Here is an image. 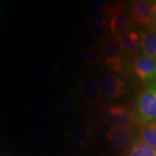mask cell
I'll use <instances>...</instances> for the list:
<instances>
[{"label": "cell", "mask_w": 156, "mask_h": 156, "mask_svg": "<svg viewBox=\"0 0 156 156\" xmlns=\"http://www.w3.org/2000/svg\"><path fill=\"white\" fill-rule=\"evenodd\" d=\"M135 112L140 124L156 122V82L150 84L136 97Z\"/></svg>", "instance_id": "2"}, {"label": "cell", "mask_w": 156, "mask_h": 156, "mask_svg": "<svg viewBox=\"0 0 156 156\" xmlns=\"http://www.w3.org/2000/svg\"><path fill=\"white\" fill-rule=\"evenodd\" d=\"M49 101L45 97H38L30 101L26 106V113L32 117H41L48 112Z\"/></svg>", "instance_id": "14"}, {"label": "cell", "mask_w": 156, "mask_h": 156, "mask_svg": "<svg viewBox=\"0 0 156 156\" xmlns=\"http://www.w3.org/2000/svg\"><path fill=\"white\" fill-rule=\"evenodd\" d=\"M135 129L111 127L106 133V139L113 147L119 151H127L135 138Z\"/></svg>", "instance_id": "8"}, {"label": "cell", "mask_w": 156, "mask_h": 156, "mask_svg": "<svg viewBox=\"0 0 156 156\" xmlns=\"http://www.w3.org/2000/svg\"><path fill=\"white\" fill-rule=\"evenodd\" d=\"M68 46L71 51L74 53H77L82 49V44L80 38L77 36H72L69 39Z\"/></svg>", "instance_id": "25"}, {"label": "cell", "mask_w": 156, "mask_h": 156, "mask_svg": "<svg viewBox=\"0 0 156 156\" xmlns=\"http://www.w3.org/2000/svg\"><path fill=\"white\" fill-rule=\"evenodd\" d=\"M1 156H7L6 151L4 149H2V148L1 149Z\"/></svg>", "instance_id": "27"}, {"label": "cell", "mask_w": 156, "mask_h": 156, "mask_svg": "<svg viewBox=\"0 0 156 156\" xmlns=\"http://www.w3.org/2000/svg\"><path fill=\"white\" fill-rule=\"evenodd\" d=\"M152 29L156 30V2H153L151 5Z\"/></svg>", "instance_id": "26"}, {"label": "cell", "mask_w": 156, "mask_h": 156, "mask_svg": "<svg viewBox=\"0 0 156 156\" xmlns=\"http://www.w3.org/2000/svg\"><path fill=\"white\" fill-rule=\"evenodd\" d=\"M85 13H86L88 20L105 25L108 24V19H107L104 12L99 7H98L97 6L93 5V3L87 5Z\"/></svg>", "instance_id": "20"}, {"label": "cell", "mask_w": 156, "mask_h": 156, "mask_svg": "<svg viewBox=\"0 0 156 156\" xmlns=\"http://www.w3.org/2000/svg\"><path fill=\"white\" fill-rule=\"evenodd\" d=\"M75 116V112L73 109L58 106L56 108L55 118L56 122L62 125H68L72 124Z\"/></svg>", "instance_id": "21"}, {"label": "cell", "mask_w": 156, "mask_h": 156, "mask_svg": "<svg viewBox=\"0 0 156 156\" xmlns=\"http://www.w3.org/2000/svg\"><path fill=\"white\" fill-rule=\"evenodd\" d=\"M132 68L136 77L143 83L151 84L156 82V58L143 54L136 55Z\"/></svg>", "instance_id": "7"}, {"label": "cell", "mask_w": 156, "mask_h": 156, "mask_svg": "<svg viewBox=\"0 0 156 156\" xmlns=\"http://www.w3.org/2000/svg\"><path fill=\"white\" fill-rule=\"evenodd\" d=\"M105 14L108 20V25L112 34L119 35L129 30L134 24L131 9H129L124 2H114L109 3Z\"/></svg>", "instance_id": "1"}, {"label": "cell", "mask_w": 156, "mask_h": 156, "mask_svg": "<svg viewBox=\"0 0 156 156\" xmlns=\"http://www.w3.org/2000/svg\"><path fill=\"white\" fill-rule=\"evenodd\" d=\"M66 135L80 145H85L93 132V126L87 121H77L72 123L65 130Z\"/></svg>", "instance_id": "9"}, {"label": "cell", "mask_w": 156, "mask_h": 156, "mask_svg": "<svg viewBox=\"0 0 156 156\" xmlns=\"http://www.w3.org/2000/svg\"><path fill=\"white\" fill-rule=\"evenodd\" d=\"M80 33L84 42L88 48H97L101 45L100 44L98 39L96 38V36L93 34V32L90 29L83 27Z\"/></svg>", "instance_id": "24"}, {"label": "cell", "mask_w": 156, "mask_h": 156, "mask_svg": "<svg viewBox=\"0 0 156 156\" xmlns=\"http://www.w3.org/2000/svg\"><path fill=\"white\" fill-rule=\"evenodd\" d=\"M117 37L126 54H136L141 47V41L139 33L136 30L129 29L119 34Z\"/></svg>", "instance_id": "11"}, {"label": "cell", "mask_w": 156, "mask_h": 156, "mask_svg": "<svg viewBox=\"0 0 156 156\" xmlns=\"http://www.w3.org/2000/svg\"><path fill=\"white\" fill-rule=\"evenodd\" d=\"M25 134L30 141L38 142L44 138L45 132L40 124H30L25 129Z\"/></svg>", "instance_id": "23"}, {"label": "cell", "mask_w": 156, "mask_h": 156, "mask_svg": "<svg viewBox=\"0 0 156 156\" xmlns=\"http://www.w3.org/2000/svg\"><path fill=\"white\" fill-rule=\"evenodd\" d=\"M106 120L111 127L135 129L138 122L136 112L124 104L109 106L106 110Z\"/></svg>", "instance_id": "3"}, {"label": "cell", "mask_w": 156, "mask_h": 156, "mask_svg": "<svg viewBox=\"0 0 156 156\" xmlns=\"http://www.w3.org/2000/svg\"><path fill=\"white\" fill-rule=\"evenodd\" d=\"M79 93L82 100L87 106L99 111L104 109V98L94 77L85 75L82 78L79 85Z\"/></svg>", "instance_id": "5"}, {"label": "cell", "mask_w": 156, "mask_h": 156, "mask_svg": "<svg viewBox=\"0 0 156 156\" xmlns=\"http://www.w3.org/2000/svg\"><path fill=\"white\" fill-rule=\"evenodd\" d=\"M87 24L90 30L92 31L93 34L98 40L108 41L109 38H111V36L112 34L111 30L107 28V25L92 22L88 20H87Z\"/></svg>", "instance_id": "22"}, {"label": "cell", "mask_w": 156, "mask_h": 156, "mask_svg": "<svg viewBox=\"0 0 156 156\" xmlns=\"http://www.w3.org/2000/svg\"><path fill=\"white\" fill-rule=\"evenodd\" d=\"M46 64L41 58L36 56H30L24 61L25 71L34 78L42 77L46 72Z\"/></svg>", "instance_id": "13"}, {"label": "cell", "mask_w": 156, "mask_h": 156, "mask_svg": "<svg viewBox=\"0 0 156 156\" xmlns=\"http://www.w3.org/2000/svg\"><path fill=\"white\" fill-rule=\"evenodd\" d=\"M58 101L61 106L73 109L77 106L78 97L74 90L65 87L58 93Z\"/></svg>", "instance_id": "19"}, {"label": "cell", "mask_w": 156, "mask_h": 156, "mask_svg": "<svg viewBox=\"0 0 156 156\" xmlns=\"http://www.w3.org/2000/svg\"><path fill=\"white\" fill-rule=\"evenodd\" d=\"M97 83L102 94L111 100H116L126 94L124 82L112 72L101 71L98 76Z\"/></svg>", "instance_id": "4"}, {"label": "cell", "mask_w": 156, "mask_h": 156, "mask_svg": "<svg viewBox=\"0 0 156 156\" xmlns=\"http://www.w3.org/2000/svg\"><path fill=\"white\" fill-rule=\"evenodd\" d=\"M83 61L86 65L93 68H99L104 63L103 46L94 48H88L83 55Z\"/></svg>", "instance_id": "15"}, {"label": "cell", "mask_w": 156, "mask_h": 156, "mask_svg": "<svg viewBox=\"0 0 156 156\" xmlns=\"http://www.w3.org/2000/svg\"><path fill=\"white\" fill-rule=\"evenodd\" d=\"M139 138L145 144L156 150V122L141 124Z\"/></svg>", "instance_id": "16"}, {"label": "cell", "mask_w": 156, "mask_h": 156, "mask_svg": "<svg viewBox=\"0 0 156 156\" xmlns=\"http://www.w3.org/2000/svg\"><path fill=\"white\" fill-rule=\"evenodd\" d=\"M151 2L145 0H134L131 2V12L133 23L145 28H152V15Z\"/></svg>", "instance_id": "10"}, {"label": "cell", "mask_w": 156, "mask_h": 156, "mask_svg": "<svg viewBox=\"0 0 156 156\" xmlns=\"http://www.w3.org/2000/svg\"><path fill=\"white\" fill-rule=\"evenodd\" d=\"M126 156H156V150L145 144L138 137L134 140Z\"/></svg>", "instance_id": "18"}, {"label": "cell", "mask_w": 156, "mask_h": 156, "mask_svg": "<svg viewBox=\"0 0 156 156\" xmlns=\"http://www.w3.org/2000/svg\"><path fill=\"white\" fill-rule=\"evenodd\" d=\"M73 72V67L67 61H58L51 69V77L55 81H63L67 79Z\"/></svg>", "instance_id": "17"}, {"label": "cell", "mask_w": 156, "mask_h": 156, "mask_svg": "<svg viewBox=\"0 0 156 156\" xmlns=\"http://www.w3.org/2000/svg\"><path fill=\"white\" fill-rule=\"evenodd\" d=\"M124 48L118 38H111L103 46L104 64L114 73H120L123 69Z\"/></svg>", "instance_id": "6"}, {"label": "cell", "mask_w": 156, "mask_h": 156, "mask_svg": "<svg viewBox=\"0 0 156 156\" xmlns=\"http://www.w3.org/2000/svg\"><path fill=\"white\" fill-rule=\"evenodd\" d=\"M142 54L156 58V30L143 28L139 30Z\"/></svg>", "instance_id": "12"}]
</instances>
